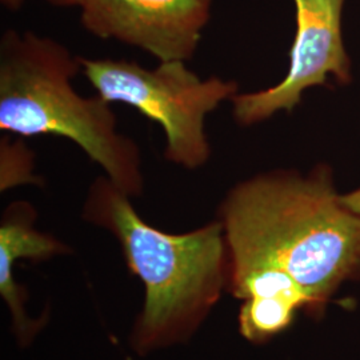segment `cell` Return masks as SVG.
<instances>
[{
    "label": "cell",
    "instance_id": "cell-8",
    "mask_svg": "<svg viewBox=\"0 0 360 360\" xmlns=\"http://www.w3.org/2000/svg\"><path fill=\"white\" fill-rule=\"evenodd\" d=\"M35 154L22 139L13 141L3 135L0 141V191L6 193L18 186L34 184L41 187L43 180L35 175Z\"/></svg>",
    "mask_w": 360,
    "mask_h": 360
},
{
    "label": "cell",
    "instance_id": "cell-1",
    "mask_svg": "<svg viewBox=\"0 0 360 360\" xmlns=\"http://www.w3.org/2000/svg\"><path fill=\"white\" fill-rule=\"evenodd\" d=\"M229 276L281 271L312 299L318 318L336 291L360 279V215L336 191L328 165L276 168L229 190L219 205Z\"/></svg>",
    "mask_w": 360,
    "mask_h": 360
},
{
    "label": "cell",
    "instance_id": "cell-10",
    "mask_svg": "<svg viewBox=\"0 0 360 360\" xmlns=\"http://www.w3.org/2000/svg\"><path fill=\"white\" fill-rule=\"evenodd\" d=\"M44 1H47L49 4H51L53 7L67 8V7H77L80 0H44Z\"/></svg>",
    "mask_w": 360,
    "mask_h": 360
},
{
    "label": "cell",
    "instance_id": "cell-11",
    "mask_svg": "<svg viewBox=\"0 0 360 360\" xmlns=\"http://www.w3.org/2000/svg\"><path fill=\"white\" fill-rule=\"evenodd\" d=\"M0 1H1V4H3L7 10H10V11H18V10H20V8L23 7V4H25L26 0H0Z\"/></svg>",
    "mask_w": 360,
    "mask_h": 360
},
{
    "label": "cell",
    "instance_id": "cell-7",
    "mask_svg": "<svg viewBox=\"0 0 360 360\" xmlns=\"http://www.w3.org/2000/svg\"><path fill=\"white\" fill-rule=\"evenodd\" d=\"M38 211L30 202L16 200L0 219V278L13 272L19 259L44 262L71 255L72 248L51 233L35 229Z\"/></svg>",
    "mask_w": 360,
    "mask_h": 360
},
{
    "label": "cell",
    "instance_id": "cell-9",
    "mask_svg": "<svg viewBox=\"0 0 360 360\" xmlns=\"http://www.w3.org/2000/svg\"><path fill=\"white\" fill-rule=\"evenodd\" d=\"M342 200L351 211L360 215V187L352 190L351 193H342Z\"/></svg>",
    "mask_w": 360,
    "mask_h": 360
},
{
    "label": "cell",
    "instance_id": "cell-2",
    "mask_svg": "<svg viewBox=\"0 0 360 360\" xmlns=\"http://www.w3.org/2000/svg\"><path fill=\"white\" fill-rule=\"evenodd\" d=\"M131 196L105 175L89 187L82 219L110 232L127 269L144 285V303L129 334L138 355L188 342L227 291L229 250L218 218L184 233L147 223Z\"/></svg>",
    "mask_w": 360,
    "mask_h": 360
},
{
    "label": "cell",
    "instance_id": "cell-6",
    "mask_svg": "<svg viewBox=\"0 0 360 360\" xmlns=\"http://www.w3.org/2000/svg\"><path fill=\"white\" fill-rule=\"evenodd\" d=\"M80 23L91 35L116 40L159 62H188L211 19L212 0H80Z\"/></svg>",
    "mask_w": 360,
    "mask_h": 360
},
{
    "label": "cell",
    "instance_id": "cell-4",
    "mask_svg": "<svg viewBox=\"0 0 360 360\" xmlns=\"http://www.w3.org/2000/svg\"><path fill=\"white\" fill-rule=\"evenodd\" d=\"M79 59L82 72L99 96L108 103L131 105L162 127L167 162L191 171L210 162L206 117L240 92L236 80L203 79L181 60L147 68L127 59Z\"/></svg>",
    "mask_w": 360,
    "mask_h": 360
},
{
    "label": "cell",
    "instance_id": "cell-3",
    "mask_svg": "<svg viewBox=\"0 0 360 360\" xmlns=\"http://www.w3.org/2000/svg\"><path fill=\"white\" fill-rule=\"evenodd\" d=\"M80 59L63 43L8 28L0 38V129L22 138L68 139L129 195L144 191L141 148L119 132L115 112L102 96H82L74 79Z\"/></svg>",
    "mask_w": 360,
    "mask_h": 360
},
{
    "label": "cell",
    "instance_id": "cell-5",
    "mask_svg": "<svg viewBox=\"0 0 360 360\" xmlns=\"http://www.w3.org/2000/svg\"><path fill=\"white\" fill-rule=\"evenodd\" d=\"M296 31L285 77L275 86L232 98V116L242 127L260 124L272 116L292 112L309 89L327 86L330 77L347 86L352 65L342 31L345 0H292Z\"/></svg>",
    "mask_w": 360,
    "mask_h": 360
}]
</instances>
